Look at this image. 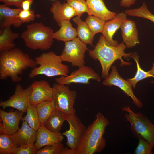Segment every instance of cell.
<instances>
[{"label":"cell","mask_w":154,"mask_h":154,"mask_svg":"<svg viewBox=\"0 0 154 154\" xmlns=\"http://www.w3.org/2000/svg\"><path fill=\"white\" fill-rule=\"evenodd\" d=\"M37 65L35 60L20 49L0 52V79L5 80L9 77L13 82H19L22 80L19 75L23 71Z\"/></svg>","instance_id":"6da1fadb"},{"label":"cell","mask_w":154,"mask_h":154,"mask_svg":"<svg viewBox=\"0 0 154 154\" xmlns=\"http://www.w3.org/2000/svg\"><path fill=\"white\" fill-rule=\"evenodd\" d=\"M126 46L123 42L116 46L111 45L104 36L101 35L94 48L89 50L90 56L95 60H98L102 67V77L105 79L109 75V71L113 63L117 60L121 61V65H129L131 63L124 61L122 57L131 58L132 53L125 52Z\"/></svg>","instance_id":"7a4b0ae2"},{"label":"cell","mask_w":154,"mask_h":154,"mask_svg":"<svg viewBox=\"0 0 154 154\" xmlns=\"http://www.w3.org/2000/svg\"><path fill=\"white\" fill-rule=\"evenodd\" d=\"M109 123L102 113H98L94 120L86 128L82 136L76 154H94L102 151L106 145L103 135Z\"/></svg>","instance_id":"3957f363"},{"label":"cell","mask_w":154,"mask_h":154,"mask_svg":"<svg viewBox=\"0 0 154 154\" xmlns=\"http://www.w3.org/2000/svg\"><path fill=\"white\" fill-rule=\"evenodd\" d=\"M21 38L26 46L33 50L45 51L50 49L54 41V31L42 22L31 23L27 25Z\"/></svg>","instance_id":"277c9868"},{"label":"cell","mask_w":154,"mask_h":154,"mask_svg":"<svg viewBox=\"0 0 154 154\" xmlns=\"http://www.w3.org/2000/svg\"><path fill=\"white\" fill-rule=\"evenodd\" d=\"M35 60L39 66L34 67L31 70L28 75L30 79L41 75L48 77L66 76L69 73L68 66L62 63L60 56L52 51L44 53L36 57Z\"/></svg>","instance_id":"5b68a950"},{"label":"cell","mask_w":154,"mask_h":154,"mask_svg":"<svg viewBox=\"0 0 154 154\" xmlns=\"http://www.w3.org/2000/svg\"><path fill=\"white\" fill-rule=\"evenodd\" d=\"M122 110L127 112L125 117L131 124L130 128L134 134L152 145L154 147V125L141 112H135L128 106Z\"/></svg>","instance_id":"8992f818"},{"label":"cell","mask_w":154,"mask_h":154,"mask_svg":"<svg viewBox=\"0 0 154 154\" xmlns=\"http://www.w3.org/2000/svg\"><path fill=\"white\" fill-rule=\"evenodd\" d=\"M53 100L56 109L68 115L75 114L74 105L77 96L76 92L68 85L54 83L52 86Z\"/></svg>","instance_id":"52a82bcc"},{"label":"cell","mask_w":154,"mask_h":154,"mask_svg":"<svg viewBox=\"0 0 154 154\" xmlns=\"http://www.w3.org/2000/svg\"><path fill=\"white\" fill-rule=\"evenodd\" d=\"M89 50L86 44L76 37L65 42L64 48L60 56L62 61L70 62L72 66L79 68L84 66L85 54Z\"/></svg>","instance_id":"ba28073f"},{"label":"cell","mask_w":154,"mask_h":154,"mask_svg":"<svg viewBox=\"0 0 154 154\" xmlns=\"http://www.w3.org/2000/svg\"><path fill=\"white\" fill-rule=\"evenodd\" d=\"M91 80L99 82L100 78L92 68L84 65L73 71L70 75L60 76L55 80L58 84L69 85L72 83L89 84Z\"/></svg>","instance_id":"9c48e42d"},{"label":"cell","mask_w":154,"mask_h":154,"mask_svg":"<svg viewBox=\"0 0 154 154\" xmlns=\"http://www.w3.org/2000/svg\"><path fill=\"white\" fill-rule=\"evenodd\" d=\"M31 91V85L23 89L22 85L18 83L16 86L14 94L7 100L1 101L0 106L3 109L10 107L23 112H26L27 107L30 104Z\"/></svg>","instance_id":"30bf717a"},{"label":"cell","mask_w":154,"mask_h":154,"mask_svg":"<svg viewBox=\"0 0 154 154\" xmlns=\"http://www.w3.org/2000/svg\"><path fill=\"white\" fill-rule=\"evenodd\" d=\"M66 121L68 123L69 129L62 134L66 137V144L68 147L76 151L86 127L75 114L68 115Z\"/></svg>","instance_id":"8fae6325"},{"label":"cell","mask_w":154,"mask_h":154,"mask_svg":"<svg viewBox=\"0 0 154 154\" xmlns=\"http://www.w3.org/2000/svg\"><path fill=\"white\" fill-rule=\"evenodd\" d=\"M112 70L108 76L103 82V85L108 86H116L119 87L127 96L130 97L135 104L138 108L142 107V103L135 96L130 83L125 80L119 75L116 66H112Z\"/></svg>","instance_id":"7c38bea8"},{"label":"cell","mask_w":154,"mask_h":154,"mask_svg":"<svg viewBox=\"0 0 154 154\" xmlns=\"http://www.w3.org/2000/svg\"><path fill=\"white\" fill-rule=\"evenodd\" d=\"M29 103L35 106L42 102L53 100V88L45 80L35 81L31 85Z\"/></svg>","instance_id":"4fadbf2b"},{"label":"cell","mask_w":154,"mask_h":154,"mask_svg":"<svg viewBox=\"0 0 154 154\" xmlns=\"http://www.w3.org/2000/svg\"><path fill=\"white\" fill-rule=\"evenodd\" d=\"M23 112L17 110L14 111L6 112L0 109V134L11 135L19 129V122L22 118Z\"/></svg>","instance_id":"5bb4252c"},{"label":"cell","mask_w":154,"mask_h":154,"mask_svg":"<svg viewBox=\"0 0 154 154\" xmlns=\"http://www.w3.org/2000/svg\"><path fill=\"white\" fill-rule=\"evenodd\" d=\"M64 139L60 132H54L40 125L37 131L36 140L35 144L37 150L46 145L61 143Z\"/></svg>","instance_id":"9a60e30c"},{"label":"cell","mask_w":154,"mask_h":154,"mask_svg":"<svg viewBox=\"0 0 154 154\" xmlns=\"http://www.w3.org/2000/svg\"><path fill=\"white\" fill-rule=\"evenodd\" d=\"M21 8H11L5 4L0 5V27L3 29L13 25L14 27H20L23 23L19 15Z\"/></svg>","instance_id":"2e32d148"},{"label":"cell","mask_w":154,"mask_h":154,"mask_svg":"<svg viewBox=\"0 0 154 154\" xmlns=\"http://www.w3.org/2000/svg\"><path fill=\"white\" fill-rule=\"evenodd\" d=\"M127 14L122 12L117 14L113 19L106 22L102 33L106 40L112 46H117L119 44L116 40H114L113 36L116 31L120 28L124 20L127 19Z\"/></svg>","instance_id":"e0dca14e"},{"label":"cell","mask_w":154,"mask_h":154,"mask_svg":"<svg viewBox=\"0 0 154 154\" xmlns=\"http://www.w3.org/2000/svg\"><path fill=\"white\" fill-rule=\"evenodd\" d=\"M120 28L123 42L126 47L132 48L139 44L138 31L134 21L129 19L125 20Z\"/></svg>","instance_id":"ac0fdd59"},{"label":"cell","mask_w":154,"mask_h":154,"mask_svg":"<svg viewBox=\"0 0 154 154\" xmlns=\"http://www.w3.org/2000/svg\"><path fill=\"white\" fill-rule=\"evenodd\" d=\"M22 121L21 127L11 135L13 141L18 146L34 143L37 138V131L31 127L26 121Z\"/></svg>","instance_id":"d6986e66"},{"label":"cell","mask_w":154,"mask_h":154,"mask_svg":"<svg viewBox=\"0 0 154 154\" xmlns=\"http://www.w3.org/2000/svg\"><path fill=\"white\" fill-rule=\"evenodd\" d=\"M50 11L57 23L63 20H70L72 17L77 16L75 10L67 3H62L58 1L52 3Z\"/></svg>","instance_id":"ffe728a7"},{"label":"cell","mask_w":154,"mask_h":154,"mask_svg":"<svg viewBox=\"0 0 154 154\" xmlns=\"http://www.w3.org/2000/svg\"><path fill=\"white\" fill-rule=\"evenodd\" d=\"M86 1L90 15H93L107 21L114 18L117 14L108 9L104 0Z\"/></svg>","instance_id":"44dd1931"},{"label":"cell","mask_w":154,"mask_h":154,"mask_svg":"<svg viewBox=\"0 0 154 154\" xmlns=\"http://www.w3.org/2000/svg\"><path fill=\"white\" fill-rule=\"evenodd\" d=\"M57 23L60 28L54 32V39L65 42L72 40L77 36L76 29L72 27L70 20H63Z\"/></svg>","instance_id":"7402d4cb"},{"label":"cell","mask_w":154,"mask_h":154,"mask_svg":"<svg viewBox=\"0 0 154 154\" xmlns=\"http://www.w3.org/2000/svg\"><path fill=\"white\" fill-rule=\"evenodd\" d=\"M72 19L77 25L76 29L78 37L86 44L93 46L94 36L86 22L83 21L80 17L78 16L73 18Z\"/></svg>","instance_id":"603a6c76"},{"label":"cell","mask_w":154,"mask_h":154,"mask_svg":"<svg viewBox=\"0 0 154 154\" xmlns=\"http://www.w3.org/2000/svg\"><path fill=\"white\" fill-rule=\"evenodd\" d=\"M19 36V34L13 32L11 26L0 30V52L9 50L14 48V40Z\"/></svg>","instance_id":"cb8c5ba5"},{"label":"cell","mask_w":154,"mask_h":154,"mask_svg":"<svg viewBox=\"0 0 154 154\" xmlns=\"http://www.w3.org/2000/svg\"><path fill=\"white\" fill-rule=\"evenodd\" d=\"M60 110L55 109L44 124L45 127L54 132H59L68 115Z\"/></svg>","instance_id":"d4e9b609"},{"label":"cell","mask_w":154,"mask_h":154,"mask_svg":"<svg viewBox=\"0 0 154 154\" xmlns=\"http://www.w3.org/2000/svg\"><path fill=\"white\" fill-rule=\"evenodd\" d=\"M40 125H44L55 109L53 100L44 101L35 106Z\"/></svg>","instance_id":"484cf974"},{"label":"cell","mask_w":154,"mask_h":154,"mask_svg":"<svg viewBox=\"0 0 154 154\" xmlns=\"http://www.w3.org/2000/svg\"><path fill=\"white\" fill-rule=\"evenodd\" d=\"M131 58L133 59L136 63L137 71L134 77L132 78L127 80L131 85L133 89H135L137 83L140 81L147 78L153 77L154 76L150 74L148 72H145L140 67L139 63V56L136 52L132 53ZM154 83V80L151 82Z\"/></svg>","instance_id":"4316f807"},{"label":"cell","mask_w":154,"mask_h":154,"mask_svg":"<svg viewBox=\"0 0 154 154\" xmlns=\"http://www.w3.org/2000/svg\"><path fill=\"white\" fill-rule=\"evenodd\" d=\"M21 120L26 121L31 127L37 131L41 125L35 106L30 104L27 107L26 115Z\"/></svg>","instance_id":"83f0119b"},{"label":"cell","mask_w":154,"mask_h":154,"mask_svg":"<svg viewBox=\"0 0 154 154\" xmlns=\"http://www.w3.org/2000/svg\"><path fill=\"white\" fill-rule=\"evenodd\" d=\"M19 146L13 141L11 135L1 134L0 135V154H13Z\"/></svg>","instance_id":"f1b7e54d"},{"label":"cell","mask_w":154,"mask_h":154,"mask_svg":"<svg viewBox=\"0 0 154 154\" xmlns=\"http://www.w3.org/2000/svg\"><path fill=\"white\" fill-rule=\"evenodd\" d=\"M124 12L129 16L146 19L154 23V15L149 11L145 2L138 8L127 9Z\"/></svg>","instance_id":"f546056e"},{"label":"cell","mask_w":154,"mask_h":154,"mask_svg":"<svg viewBox=\"0 0 154 154\" xmlns=\"http://www.w3.org/2000/svg\"><path fill=\"white\" fill-rule=\"evenodd\" d=\"M85 22L94 35L102 33L106 21L93 15H88Z\"/></svg>","instance_id":"4dcf8cb0"},{"label":"cell","mask_w":154,"mask_h":154,"mask_svg":"<svg viewBox=\"0 0 154 154\" xmlns=\"http://www.w3.org/2000/svg\"><path fill=\"white\" fill-rule=\"evenodd\" d=\"M66 0L67 3L75 10L78 16L80 17L85 13L90 15L86 0Z\"/></svg>","instance_id":"1f68e13d"},{"label":"cell","mask_w":154,"mask_h":154,"mask_svg":"<svg viewBox=\"0 0 154 154\" xmlns=\"http://www.w3.org/2000/svg\"><path fill=\"white\" fill-rule=\"evenodd\" d=\"M64 148L62 143L48 145L37 150L36 154H61Z\"/></svg>","instance_id":"d6a6232c"},{"label":"cell","mask_w":154,"mask_h":154,"mask_svg":"<svg viewBox=\"0 0 154 154\" xmlns=\"http://www.w3.org/2000/svg\"><path fill=\"white\" fill-rule=\"evenodd\" d=\"M139 141L134 152L135 154H152L153 145L142 138L139 137Z\"/></svg>","instance_id":"836d02e7"},{"label":"cell","mask_w":154,"mask_h":154,"mask_svg":"<svg viewBox=\"0 0 154 154\" xmlns=\"http://www.w3.org/2000/svg\"><path fill=\"white\" fill-rule=\"evenodd\" d=\"M37 151L34 143H32L19 146L13 154H36Z\"/></svg>","instance_id":"e575fe53"},{"label":"cell","mask_w":154,"mask_h":154,"mask_svg":"<svg viewBox=\"0 0 154 154\" xmlns=\"http://www.w3.org/2000/svg\"><path fill=\"white\" fill-rule=\"evenodd\" d=\"M19 17L23 23L30 22L35 19L34 11L31 9L25 10L22 9L19 14Z\"/></svg>","instance_id":"d590c367"},{"label":"cell","mask_w":154,"mask_h":154,"mask_svg":"<svg viewBox=\"0 0 154 154\" xmlns=\"http://www.w3.org/2000/svg\"><path fill=\"white\" fill-rule=\"evenodd\" d=\"M24 0H0V2H2L7 6H14L17 8H21V4Z\"/></svg>","instance_id":"8d00e7d4"},{"label":"cell","mask_w":154,"mask_h":154,"mask_svg":"<svg viewBox=\"0 0 154 154\" xmlns=\"http://www.w3.org/2000/svg\"><path fill=\"white\" fill-rule=\"evenodd\" d=\"M136 0H121L120 5L125 7H129L131 5H134Z\"/></svg>","instance_id":"74e56055"},{"label":"cell","mask_w":154,"mask_h":154,"mask_svg":"<svg viewBox=\"0 0 154 154\" xmlns=\"http://www.w3.org/2000/svg\"><path fill=\"white\" fill-rule=\"evenodd\" d=\"M34 0H24L21 4V8L25 10H29L30 6L33 3Z\"/></svg>","instance_id":"f35d334b"},{"label":"cell","mask_w":154,"mask_h":154,"mask_svg":"<svg viewBox=\"0 0 154 154\" xmlns=\"http://www.w3.org/2000/svg\"><path fill=\"white\" fill-rule=\"evenodd\" d=\"M76 150H73L70 148L64 147L62 152L61 154H76Z\"/></svg>","instance_id":"ab89813d"},{"label":"cell","mask_w":154,"mask_h":154,"mask_svg":"<svg viewBox=\"0 0 154 154\" xmlns=\"http://www.w3.org/2000/svg\"><path fill=\"white\" fill-rule=\"evenodd\" d=\"M149 73L151 75L154 76V62L151 69L148 71Z\"/></svg>","instance_id":"60d3db41"}]
</instances>
